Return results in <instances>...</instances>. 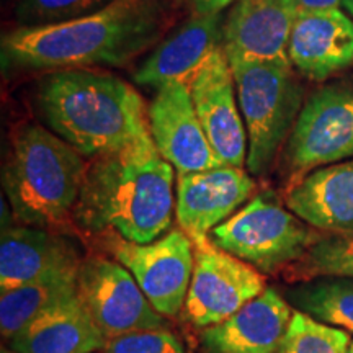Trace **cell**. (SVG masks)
I'll return each instance as SVG.
<instances>
[{
	"instance_id": "cell-1",
	"label": "cell",
	"mask_w": 353,
	"mask_h": 353,
	"mask_svg": "<svg viewBox=\"0 0 353 353\" xmlns=\"http://www.w3.org/2000/svg\"><path fill=\"white\" fill-rule=\"evenodd\" d=\"M170 0H112L77 20L19 26L3 33V74L76 68H125L164 38Z\"/></svg>"
},
{
	"instance_id": "cell-2",
	"label": "cell",
	"mask_w": 353,
	"mask_h": 353,
	"mask_svg": "<svg viewBox=\"0 0 353 353\" xmlns=\"http://www.w3.org/2000/svg\"><path fill=\"white\" fill-rule=\"evenodd\" d=\"M174 170L151 134L92 157L72 224L90 236H120L136 244L159 239L175 210Z\"/></svg>"
},
{
	"instance_id": "cell-3",
	"label": "cell",
	"mask_w": 353,
	"mask_h": 353,
	"mask_svg": "<svg viewBox=\"0 0 353 353\" xmlns=\"http://www.w3.org/2000/svg\"><path fill=\"white\" fill-rule=\"evenodd\" d=\"M34 105L44 125L90 159L151 134L143 97L107 70H51L34 87Z\"/></svg>"
},
{
	"instance_id": "cell-4",
	"label": "cell",
	"mask_w": 353,
	"mask_h": 353,
	"mask_svg": "<svg viewBox=\"0 0 353 353\" xmlns=\"http://www.w3.org/2000/svg\"><path fill=\"white\" fill-rule=\"evenodd\" d=\"M87 162L63 138L38 123L13 130L2 170L12 213L20 224L59 231L72 223Z\"/></svg>"
},
{
	"instance_id": "cell-5",
	"label": "cell",
	"mask_w": 353,
	"mask_h": 353,
	"mask_svg": "<svg viewBox=\"0 0 353 353\" xmlns=\"http://www.w3.org/2000/svg\"><path fill=\"white\" fill-rule=\"evenodd\" d=\"M228 59L249 138L247 169L263 175L293 131L304 105L303 85L290 61Z\"/></svg>"
},
{
	"instance_id": "cell-6",
	"label": "cell",
	"mask_w": 353,
	"mask_h": 353,
	"mask_svg": "<svg viewBox=\"0 0 353 353\" xmlns=\"http://www.w3.org/2000/svg\"><path fill=\"white\" fill-rule=\"evenodd\" d=\"M311 228L283 208L273 193L265 192L214 228L210 244L259 272L272 273L296 262L319 239Z\"/></svg>"
},
{
	"instance_id": "cell-7",
	"label": "cell",
	"mask_w": 353,
	"mask_h": 353,
	"mask_svg": "<svg viewBox=\"0 0 353 353\" xmlns=\"http://www.w3.org/2000/svg\"><path fill=\"white\" fill-rule=\"evenodd\" d=\"M353 159V82L341 81L307 97L285 149L286 170L296 183L319 167Z\"/></svg>"
},
{
	"instance_id": "cell-8",
	"label": "cell",
	"mask_w": 353,
	"mask_h": 353,
	"mask_svg": "<svg viewBox=\"0 0 353 353\" xmlns=\"http://www.w3.org/2000/svg\"><path fill=\"white\" fill-rule=\"evenodd\" d=\"M105 247L117 262L130 270L159 314H179L187 299L195 267V244L182 229H172L149 244H136L120 236H105Z\"/></svg>"
},
{
	"instance_id": "cell-9",
	"label": "cell",
	"mask_w": 353,
	"mask_h": 353,
	"mask_svg": "<svg viewBox=\"0 0 353 353\" xmlns=\"http://www.w3.org/2000/svg\"><path fill=\"white\" fill-rule=\"evenodd\" d=\"M77 294L107 341L167 327L164 316L152 307L134 276L114 259L94 255L82 260Z\"/></svg>"
},
{
	"instance_id": "cell-10",
	"label": "cell",
	"mask_w": 353,
	"mask_h": 353,
	"mask_svg": "<svg viewBox=\"0 0 353 353\" xmlns=\"http://www.w3.org/2000/svg\"><path fill=\"white\" fill-rule=\"evenodd\" d=\"M195 249V267L183 312L196 327L206 329L226 321L267 288L262 272L244 260L213 244Z\"/></svg>"
},
{
	"instance_id": "cell-11",
	"label": "cell",
	"mask_w": 353,
	"mask_h": 353,
	"mask_svg": "<svg viewBox=\"0 0 353 353\" xmlns=\"http://www.w3.org/2000/svg\"><path fill=\"white\" fill-rule=\"evenodd\" d=\"M195 112L206 138L223 165L247 162V130L237 100L236 82L223 46L206 57L188 82Z\"/></svg>"
},
{
	"instance_id": "cell-12",
	"label": "cell",
	"mask_w": 353,
	"mask_h": 353,
	"mask_svg": "<svg viewBox=\"0 0 353 353\" xmlns=\"http://www.w3.org/2000/svg\"><path fill=\"white\" fill-rule=\"evenodd\" d=\"M148 117L157 151L176 174L223 165L198 120L188 82L174 81L159 87L148 108Z\"/></svg>"
},
{
	"instance_id": "cell-13",
	"label": "cell",
	"mask_w": 353,
	"mask_h": 353,
	"mask_svg": "<svg viewBox=\"0 0 353 353\" xmlns=\"http://www.w3.org/2000/svg\"><path fill=\"white\" fill-rule=\"evenodd\" d=\"M254 179L239 167L221 165L179 174L175 198L176 223L195 247L210 244L214 228L237 213L254 193Z\"/></svg>"
},
{
	"instance_id": "cell-14",
	"label": "cell",
	"mask_w": 353,
	"mask_h": 353,
	"mask_svg": "<svg viewBox=\"0 0 353 353\" xmlns=\"http://www.w3.org/2000/svg\"><path fill=\"white\" fill-rule=\"evenodd\" d=\"M298 13L296 0H237L224 23L228 57L290 61V34Z\"/></svg>"
},
{
	"instance_id": "cell-15",
	"label": "cell",
	"mask_w": 353,
	"mask_h": 353,
	"mask_svg": "<svg viewBox=\"0 0 353 353\" xmlns=\"http://www.w3.org/2000/svg\"><path fill=\"white\" fill-rule=\"evenodd\" d=\"M288 57L311 81H325L353 63V20L343 8L299 12L291 28Z\"/></svg>"
},
{
	"instance_id": "cell-16",
	"label": "cell",
	"mask_w": 353,
	"mask_h": 353,
	"mask_svg": "<svg viewBox=\"0 0 353 353\" xmlns=\"http://www.w3.org/2000/svg\"><path fill=\"white\" fill-rule=\"evenodd\" d=\"M81 263L77 247L69 236L54 229L10 224L3 228L0 242V293Z\"/></svg>"
},
{
	"instance_id": "cell-17",
	"label": "cell",
	"mask_w": 353,
	"mask_h": 353,
	"mask_svg": "<svg viewBox=\"0 0 353 353\" xmlns=\"http://www.w3.org/2000/svg\"><path fill=\"white\" fill-rule=\"evenodd\" d=\"M226 13H193L154 48L134 72L139 85L159 88L167 82H190L216 48L223 46Z\"/></svg>"
},
{
	"instance_id": "cell-18",
	"label": "cell",
	"mask_w": 353,
	"mask_h": 353,
	"mask_svg": "<svg viewBox=\"0 0 353 353\" xmlns=\"http://www.w3.org/2000/svg\"><path fill=\"white\" fill-rule=\"evenodd\" d=\"M293 317L290 303L273 288H265L226 321L203 330L210 353H276Z\"/></svg>"
},
{
	"instance_id": "cell-19",
	"label": "cell",
	"mask_w": 353,
	"mask_h": 353,
	"mask_svg": "<svg viewBox=\"0 0 353 353\" xmlns=\"http://www.w3.org/2000/svg\"><path fill=\"white\" fill-rule=\"evenodd\" d=\"M286 206L321 231L353 232V159L309 172L290 187Z\"/></svg>"
},
{
	"instance_id": "cell-20",
	"label": "cell",
	"mask_w": 353,
	"mask_h": 353,
	"mask_svg": "<svg viewBox=\"0 0 353 353\" xmlns=\"http://www.w3.org/2000/svg\"><path fill=\"white\" fill-rule=\"evenodd\" d=\"M8 343L17 353H97L107 339L76 294L34 319Z\"/></svg>"
},
{
	"instance_id": "cell-21",
	"label": "cell",
	"mask_w": 353,
	"mask_h": 353,
	"mask_svg": "<svg viewBox=\"0 0 353 353\" xmlns=\"http://www.w3.org/2000/svg\"><path fill=\"white\" fill-rule=\"evenodd\" d=\"M79 267L44 276L33 283L0 293V332L6 341L25 330L34 319L77 294Z\"/></svg>"
},
{
	"instance_id": "cell-22",
	"label": "cell",
	"mask_w": 353,
	"mask_h": 353,
	"mask_svg": "<svg viewBox=\"0 0 353 353\" xmlns=\"http://www.w3.org/2000/svg\"><path fill=\"white\" fill-rule=\"evenodd\" d=\"M285 299L312 319L353 332V278L322 276L294 285Z\"/></svg>"
},
{
	"instance_id": "cell-23",
	"label": "cell",
	"mask_w": 353,
	"mask_h": 353,
	"mask_svg": "<svg viewBox=\"0 0 353 353\" xmlns=\"http://www.w3.org/2000/svg\"><path fill=\"white\" fill-rule=\"evenodd\" d=\"M350 343L347 330L294 311L276 353H347Z\"/></svg>"
},
{
	"instance_id": "cell-24",
	"label": "cell",
	"mask_w": 353,
	"mask_h": 353,
	"mask_svg": "<svg viewBox=\"0 0 353 353\" xmlns=\"http://www.w3.org/2000/svg\"><path fill=\"white\" fill-rule=\"evenodd\" d=\"M296 262L290 273L353 278V232L319 237Z\"/></svg>"
},
{
	"instance_id": "cell-25",
	"label": "cell",
	"mask_w": 353,
	"mask_h": 353,
	"mask_svg": "<svg viewBox=\"0 0 353 353\" xmlns=\"http://www.w3.org/2000/svg\"><path fill=\"white\" fill-rule=\"evenodd\" d=\"M112 0H20L15 7L19 26H50L90 15Z\"/></svg>"
},
{
	"instance_id": "cell-26",
	"label": "cell",
	"mask_w": 353,
	"mask_h": 353,
	"mask_svg": "<svg viewBox=\"0 0 353 353\" xmlns=\"http://www.w3.org/2000/svg\"><path fill=\"white\" fill-rule=\"evenodd\" d=\"M103 353H185L182 342L167 327L139 330L110 339Z\"/></svg>"
},
{
	"instance_id": "cell-27",
	"label": "cell",
	"mask_w": 353,
	"mask_h": 353,
	"mask_svg": "<svg viewBox=\"0 0 353 353\" xmlns=\"http://www.w3.org/2000/svg\"><path fill=\"white\" fill-rule=\"evenodd\" d=\"M237 0H192L193 13H223L228 7H232Z\"/></svg>"
},
{
	"instance_id": "cell-28",
	"label": "cell",
	"mask_w": 353,
	"mask_h": 353,
	"mask_svg": "<svg viewBox=\"0 0 353 353\" xmlns=\"http://www.w3.org/2000/svg\"><path fill=\"white\" fill-rule=\"evenodd\" d=\"M299 12L322 10V8H342V0H296Z\"/></svg>"
},
{
	"instance_id": "cell-29",
	"label": "cell",
	"mask_w": 353,
	"mask_h": 353,
	"mask_svg": "<svg viewBox=\"0 0 353 353\" xmlns=\"http://www.w3.org/2000/svg\"><path fill=\"white\" fill-rule=\"evenodd\" d=\"M342 8L348 15L353 17V0H342Z\"/></svg>"
},
{
	"instance_id": "cell-30",
	"label": "cell",
	"mask_w": 353,
	"mask_h": 353,
	"mask_svg": "<svg viewBox=\"0 0 353 353\" xmlns=\"http://www.w3.org/2000/svg\"><path fill=\"white\" fill-rule=\"evenodd\" d=\"M347 353H353V341H352V343H350V347H348Z\"/></svg>"
},
{
	"instance_id": "cell-31",
	"label": "cell",
	"mask_w": 353,
	"mask_h": 353,
	"mask_svg": "<svg viewBox=\"0 0 353 353\" xmlns=\"http://www.w3.org/2000/svg\"><path fill=\"white\" fill-rule=\"evenodd\" d=\"M2 353H12L10 350H6V348H2Z\"/></svg>"
}]
</instances>
